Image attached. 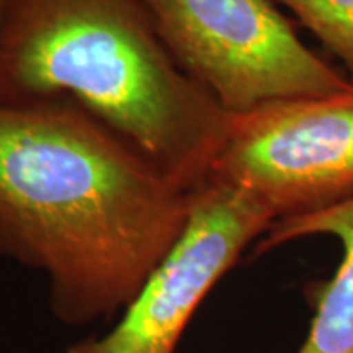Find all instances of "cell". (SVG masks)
Here are the masks:
<instances>
[{"label":"cell","instance_id":"6","mask_svg":"<svg viewBox=\"0 0 353 353\" xmlns=\"http://www.w3.org/2000/svg\"><path fill=\"white\" fill-rule=\"evenodd\" d=\"M326 236L341 245L336 273L314 289V316L296 353H353V196L318 212L281 218L255 253H267L289 241Z\"/></svg>","mask_w":353,"mask_h":353},{"label":"cell","instance_id":"7","mask_svg":"<svg viewBox=\"0 0 353 353\" xmlns=\"http://www.w3.org/2000/svg\"><path fill=\"white\" fill-rule=\"evenodd\" d=\"M340 61L353 83V0H273Z\"/></svg>","mask_w":353,"mask_h":353},{"label":"cell","instance_id":"3","mask_svg":"<svg viewBox=\"0 0 353 353\" xmlns=\"http://www.w3.org/2000/svg\"><path fill=\"white\" fill-rule=\"evenodd\" d=\"M179 67L226 112L347 90L273 0H141Z\"/></svg>","mask_w":353,"mask_h":353},{"label":"cell","instance_id":"4","mask_svg":"<svg viewBox=\"0 0 353 353\" xmlns=\"http://www.w3.org/2000/svg\"><path fill=\"white\" fill-rule=\"evenodd\" d=\"M208 179L253 194L275 222L352 199L353 85L232 114Z\"/></svg>","mask_w":353,"mask_h":353},{"label":"cell","instance_id":"1","mask_svg":"<svg viewBox=\"0 0 353 353\" xmlns=\"http://www.w3.org/2000/svg\"><path fill=\"white\" fill-rule=\"evenodd\" d=\"M189 204V190L75 104L0 102V255L48 277L59 322L122 312Z\"/></svg>","mask_w":353,"mask_h":353},{"label":"cell","instance_id":"2","mask_svg":"<svg viewBox=\"0 0 353 353\" xmlns=\"http://www.w3.org/2000/svg\"><path fill=\"white\" fill-rule=\"evenodd\" d=\"M51 101L75 104L189 192L232 118L179 67L141 0H6L0 102Z\"/></svg>","mask_w":353,"mask_h":353},{"label":"cell","instance_id":"5","mask_svg":"<svg viewBox=\"0 0 353 353\" xmlns=\"http://www.w3.org/2000/svg\"><path fill=\"white\" fill-rule=\"evenodd\" d=\"M275 224L259 199L208 179L190 190L189 218L120 320L65 353H175L194 312L253 241Z\"/></svg>","mask_w":353,"mask_h":353},{"label":"cell","instance_id":"8","mask_svg":"<svg viewBox=\"0 0 353 353\" xmlns=\"http://www.w3.org/2000/svg\"><path fill=\"white\" fill-rule=\"evenodd\" d=\"M4 8H6V0H0V20H2V14H4Z\"/></svg>","mask_w":353,"mask_h":353}]
</instances>
